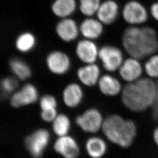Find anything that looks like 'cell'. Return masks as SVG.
Wrapping results in <instances>:
<instances>
[{"label": "cell", "instance_id": "6da1fadb", "mask_svg": "<svg viewBox=\"0 0 158 158\" xmlns=\"http://www.w3.org/2000/svg\"><path fill=\"white\" fill-rule=\"evenodd\" d=\"M121 42L129 56L140 60L158 52V33L150 26H129L123 32Z\"/></svg>", "mask_w": 158, "mask_h": 158}, {"label": "cell", "instance_id": "7a4b0ae2", "mask_svg": "<svg viewBox=\"0 0 158 158\" xmlns=\"http://www.w3.org/2000/svg\"><path fill=\"white\" fill-rule=\"evenodd\" d=\"M157 95V82L148 77H141L123 87L121 99L128 110L134 112H142L152 107Z\"/></svg>", "mask_w": 158, "mask_h": 158}, {"label": "cell", "instance_id": "3957f363", "mask_svg": "<svg viewBox=\"0 0 158 158\" xmlns=\"http://www.w3.org/2000/svg\"><path fill=\"white\" fill-rule=\"evenodd\" d=\"M102 130L110 141L122 148L131 146L137 136L136 124L118 115H112L104 120Z\"/></svg>", "mask_w": 158, "mask_h": 158}, {"label": "cell", "instance_id": "277c9868", "mask_svg": "<svg viewBox=\"0 0 158 158\" xmlns=\"http://www.w3.org/2000/svg\"><path fill=\"white\" fill-rule=\"evenodd\" d=\"M123 19L130 26H142L149 19V10L138 0H129L121 10Z\"/></svg>", "mask_w": 158, "mask_h": 158}, {"label": "cell", "instance_id": "5b68a950", "mask_svg": "<svg viewBox=\"0 0 158 158\" xmlns=\"http://www.w3.org/2000/svg\"><path fill=\"white\" fill-rule=\"evenodd\" d=\"M98 58L103 68L110 72L118 70L124 60L123 50L116 46L109 44L99 48Z\"/></svg>", "mask_w": 158, "mask_h": 158}, {"label": "cell", "instance_id": "8992f818", "mask_svg": "<svg viewBox=\"0 0 158 158\" xmlns=\"http://www.w3.org/2000/svg\"><path fill=\"white\" fill-rule=\"evenodd\" d=\"M50 135L46 129L36 130L28 136L25 141L26 148L32 157L40 158L49 142Z\"/></svg>", "mask_w": 158, "mask_h": 158}, {"label": "cell", "instance_id": "52a82bcc", "mask_svg": "<svg viewBox=\"0 0 158 158\" xmlns=\"http://www.w3.org/2000/svg\"><path fill=\"white\" fill-rule=\"evenodd\" d=\"M75 121L82 131L87 133H94L102 128L104 120L98 110L90 109L77 117Z\"/></svg>", "mask_w": 158, "mask_h": 158}, {"label": "cell", "instance_id": "ba28073f", "mask_svg": "<svg viewBox=\"0 0 158 158\" xmlns=\"http://www.w3.org/2000/svg\"><path fill=\"white\" fill-rule=\"evenodd\" d=\"M46 63L50 71L56 75L67 73L71 65L70 58L67 54L60 50H54L48 54Z\"/></svg>", "mask_w": 158, "mask_h": 158}, {"label": "cell", "instance_id": "9c48e42d", "mask_svg": "<svg viewBox=\"0 0 158 158\" xmlns=\"http://www.w3.org/2000/svg\"><path fill=\"white\" fill-rule=\"evenodd\" d=\"M141 60L129 56L124 60L118 70L120 76L128 83L134 82L142 77L144 71Z\"/></svg>", "mask_w": 158, "mask_h": 158}, {"label": "cell", "instance_id": "30bf717a", "mask_svg": "<svg viewBox=\"0 0 158 158\" xmlns=\"http://www.w3.org/2000/svg\"><path fill=\"white\" fill-rule=\"evenodd\" d=\"M38 98L39 93L35 85L26 84L12 95L10 98L11 105L14 107L19 108L35 103Z\"/></svg>", "mask_w": 158, "mask_h": 158}, {"label": "cell", "instance_id": "8fae6325", "mask_svg": "<svg viewBox=\"0 0 158 158\" xmlns=\"http://www.w3.org/2000/svg\"><path fill=\"white\" fill-rule=\"evenodd\" d=\"M99 50V48L93 40L85 39L79 40L75 48L76 56L85 64L95 63L98 58Z\"/></svg>", "mask_w": 158, "mask_h": 158}, {"label": "cell", "instance_id": "7c38bea8", "mask_svg": "<svg viewBox=\"0 0 158 158\" xmlns=\"http://www.w3.org/2000/svg\"><path fill=\"white\" fill-rule=\"evenodd\" d=\"M55 32L61 40L67 43L75 40L80 33L79 26L69 18L61 19L57 23Z\"/></svg>", "mask_w": 158, "mask_h": 158}, {"label": "cell", "instance_id": "4fadbf2b", "mask_svg": "<svg viewBox=\"0 0 158 158\" xmlns=\"http://www.w3.org/2000/svg\"><path fill=\"white\" fill-rule=\"evenodd\" d=\"M120 14L119 5L115 0H105L97 11V19L106 25H110L116 22Z\"/></svg>", "mask_w": 158, "mask_h": 158}, {"label": "cell", "instance_id": "5bb4252c", "mask_svg": "<svg viewBox=\"0 0 158 158\" xmlns=\"http://www.w3.org/2000/svg\"><path fill=\"white\" fill-rule=\"evenodd\" d=\"M54 149L64 158H77L79 155L77 142L68 135L59 137L54 144Z\"/></svg>", "mask_w": 158, "mask_h": 158}, {"label": "cell", "instance_id": "9a60e30c", "mask_svg": "<svg viewBox=\"0 0 158 158\" xmlns=\"http://www.w3.org/2000/svg\"><path fill=\"white\" fill-rule=\"evenodd\" d=\"M103 25L98 19L88 17L82 21L79 26L80 33L85 39L94 40L99 38L103 34Z\"/></svg>", "mask_w": 158, "mask_h": 158}, {"label": "cell", "instance_id": "2e32d148", "mask_svg": "<svg viewBox=\"0 0 158 158\" xmlns=\"http://www.w3.org/2000/svg\"><path fill=\"white\" fill-rule=\"evenodd\" d=\"M100 68L95 63L86 64L79 68L77 71L79 81L88 87H92L98 82L100 78Z\"/></svg>", "mask_w": 158, "mask_h": 158}, {"label": "cell", "instance_id": "e0dca14e", "mask_svg": "<svg viewBox=\"0 0 158 158\" xmlns=\"http://www.w3.org/2000/svg\"><path fill=\"white\" fill-rule=\"evenodd\" d=\"M99 88L102 94L108 96H115L123 90L121 83L118 79L111 75L102 76L98 81Z\"/></svg>", "mask_w": 158, "mask_h": 158}, {"label": "cell", "instance_id": "ac0fdd59", "mask_svg": "<svg viewBox=\"0 0 158 158\" xmlns=\"http://www.w3.org/2000/svg\"><path fill=\"white\" fill-rule=\"evenodd\" d=\"M63 100L66 106L74 108L79 106L83 98V91L81 86L75 84H69L63 92Z\"/></svg>", "mask_w": 158, "mask_h": 158}, {"label": "cell", "instance_id": "d6986e66", "mask_svg": "<svg viewBox=\"0 0 158 158\" xmlns=\"http://www.w3.org/2000/svg\"><path fill=\"white\" fill-rule=\"evenodd\" d=\"M77 8L76 0H54L51 5L52 12L60 19L69 18Z\"/></svg>", "mask_w": 158, "mask_h": 158}, {"label": "cell", "instance_id": "ffe728a7", "mask_svg": "<svg viewBox=\"0 0 158 158\" xmlns=\"http://www.w3.org/2000/svg\"><path fill=\"white\" fill-rule=\"evenodd\" d=\"M87 153L92 158H101L107 151V144L104 140L98 137L89 138L85 143Z\"/></svg>", "mask_w": 158, "mask_h": 158}, {"label": "cell", "instance_id": "44dd1931", "mask_svg": "<svg viewBox=\"0 0 158 158\" xmlns=\"http://www.w3.org/2000/svg\"><path fill=\"white\" fill-rule=\"evenodd\" d=\"M36 39L33 33L26 31L18 35L15 41V48L22 53H28L35 48Z\"/></svg>", "mask_w": 158, "mask_h": 158}, {"label": "cell", "instance_id": "7402d4cb", "mask_svg": "<svg viewBox=\"0 0 158 158\" xmlns=\"http://www.w3.org/2000/svg\"><path fill=\"white\" fill-rule=\"evenodd\" d=\"M9 67L15 77L19 80L25 81L31 76V69L30 67L19 58H12L9 62Z\"/></svg>", "mask_w": 158, "mask_h": 158}, {"label": "cell", "instance_id": "603a6c76", "mask_svg": "<svg viewBox=\"0 0 158 158\" xmlns=\"http://www.w3.org/2000/svg\"><path fill=\"white\" fill-rule=\"evenodd\" d=\"M70 127V119L64 114L57 115L52 122L53 131L58 137L67 135Z\"/></svg>", "mask_w": 158, "mask_h": 158}, {"label": "cell", "instance_id": "cb8c5ba5", "mask_svg": "<svg viewBox=\"0 0 158 158\" xmlns=\"http://www.w3.org/2000/svg\"><path fill=\"white\" fill-rule=\"evenodd\" d=\"M101 3V0H79V10L86 17H92L97 14Z\"/></svg>", "mask_w": 158, "mask_h": 158}, {"label": "cell", "instance_id": "d4e9b609", "mask_svg": "<svg viewBox=\"0 0 158 158\" xmlns=\"http://www.w3.org/2000/svg\"><path fill=\"white\" fill-rule=\"evenodd\" d=\"M144 71L152 79H158V53L154 54L147 58L143 65Z\"/></svg>", "mask_w": 158, "mask_h": 158}, {"label": "cell", "instance_id": "484cf974", "mask_svg": "<svg viewBox=\"0 0 158 158\" xmlns=\"http://www.w3.org/2000/svg\"><path fill=\"white\" fill-rule=\"evenodd\" d=\"M1 90L4 96L7 95L13 92L18 86V81L15 78L8 77L1 81Z\"/></svg>", "mask_w": 158, "mask_h": 158}, {"label": "cell", "instance_id": "4316f807", "mask_svg": "<svg viewBox=\"0 0 158 158\" xmlns=\"http://www.w3.org/2000/svg\"><path fill=\"white\" fill-rule=\"evenodd\" d=\"M40 106L42 110L56 109L57 101L53 96L45 95L40 99Z\"/></svg>", "mask_w": 158, "mask_h": 158}, {"label": "cell", "instance_id": "83f0119b", "mask_svg": "<svg viewBox=\"0 0 158 158\" xmlns=\"http://www.w3.org/2000/svg\"><path fill=\"white\" fill-rule=\"evenodd\" d=\"M57 115L56 109L42 110L40 114L42 119L47 123L53 122Z\"/></svg>", "mask_w": 158, "mask_h": 158}, {"label": "cell", "instance_id": "f1b7e54d", "mask_svg": "<svg viewBox=\"0 0 158 158\" xmlns=\"http://www.w3.org/2000/svg\"><path fill=\"white\" fill-rule=\"evenodd\" d=\"M149 15L158 23V1L154 2L151 5L149 9Z\"/></svg>", "mask_w": 158, "mask_h": 158}, {"label": "cell", "instance_id": "f546056e", "mask_svg": "<svg viewBox=\"0 0 158 158\" xmlns=\"http://www.w3.org/2000/svg\"><path fill=\"white\" fill-rule=\"evenodd\" d=\"M157 95L156 99L152 106V116L156 121H158V81L157 82Z\"/></svg>", "mask_w": 158, "mask_h": 158}, {"label": "cell", "instance_id": "4dcf8cb0", "mask_svg": "<svg viewBox=\"0 0 158 158\" xmlns=\"http://www.w3.org/2000/svg\"><path fill=\"white\" fill-rule=\"evenodd\" d=\"M153 139L156 144L158 147V127H156L153 131Z\"/></svg>", "mask_w": 158, "mask_h": 158}]
</instances>
